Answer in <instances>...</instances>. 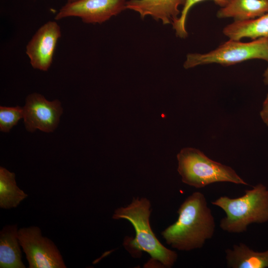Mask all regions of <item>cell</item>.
Segmentation results:
<instances>
[{
    "label": "cell",
    "instance_id": "cell-1",
    "mask_svg": "<svg viewBox=\"0 0 268 268\" xmlns=\"http://www.w3.org/2000/svg\"><path fill=\"white\" fill-rule=\"evenodd\" d=\"M176 222L161 235L168 245L179 251L202 248L214 233L215 222L204 195L195 192L180 206Z\"/></svg>",
    "mask_w": 268,
    "mask_h": 268
},
{
    "label": "cell",
    "instance_id": "cell-2",
    "mask_svg": "<svg viewBox=\"0 0 268 268\" xmlns=\"http://www.w3.org/2000/svg\"><path fill=\"white\" fill-rule=\"evenodd\" d=\"M151 212L149 200L137 197L134 198L128 205L116 209L112 218L127 219L134 228V238L131 241L126 239L125 245L131 246L136 252H146L153 260L165 267L170 268L177 260V253L165 247L155 236L150 225Z\"/></svg>",
    "mask_w": 268,
    "mask_h": 268
},
{
    "label": "cell",
    "instance_id": "cell-3",
    "mask_svg": "<svg viewBox=\"0 0 268 268\" xmlns=\"http://www.w3.org/2000/svg\"><path fill=\"white\" fill-rule=\"evenodd\" d=\"M211 203L225 212L219 226L229 233H242L251 224L268 221V189L262 184L246 190L241 197L221 196Z\"/></svg>",
    "mask_w": 268,
    "mask_h": 268
},
{
    "label": "cell",
    "instance_id": "cell-4",
    "mask_svg": "<svg viewBox=\"0 0 268 268\" xmlns=\"http://www.w3.org/2000/svg\"><path fill=\"white\" fill-rule=\"evenodd\" d=\"M177 158L182 181L190 186L200 189L218 182L248 185L232 168L211 159L199 149L183 148Z\"/></svg>",
    "mask_w": 268,
    "mask_h": 268
},
{
    "label": "cell",
    "instance_id": "cell-5",
    "mask_svg": "<svg viewBox=\"0 0 268 268\" xmlns=\"http://www.w3.org/2000/svg\"><path fill=\"white\" fill-rule=\"evenodd\" d=\"M268 61V38H261L249 42L229 39L206 53H190L183 66L188 69L210 64L229 66L248 60Z\"/></svg>",
    "mask_w": 268,
    "mask_h": 268
},
{
    "label": "cell",
    "instance_id": "cell-6",
    "mask_svg": "<svg viewBox=\"0 0 268 268\" xmlns=\"http://www.w3.org/2000/svg\"><path fill=\"white\" fill-rule=\"evenodd\" d=\"M18 239L30 268H65L55 244L42 235L40 229L31 226L18 230Z\"/></svg>",
    "mask_w": 268,
    "mask_h": 268
},
{
    "label": "cell",
    "instance_id": "cell-7",
    "mask_svg": "<svg viewBox=\"0 0 268 268\" xmlns=\"http://www.w3.org/2000/svg\"><path fill=\"white\" fill-rule=\"evenodd\" d=\"M126 0H78L67 2L55 17L56 20L77 17L88 24H102L126 9Z\"/></svg>",
    "mask_w": 268,
    "mask_h": 268
},
{
    "label": "cell",
    "instance_id": "cell-8",
    "mask_svg": "<svg viewBox=\"0 0 268 268\" xmlns=\"http://www.w3.org/2000/svg\"><path fill=\"white\" fill-rule=\"evenodd\" d=\"M63 111L59 100L49 101L40 94H29L23 107L25 128L30 132L36 129L46 133L52 132L57 127Z\"/></svg>",
    "mask_w": 268,
    "mask_h": 268
},
{
    "label": "cell",
    "instance_id": "cell-9",
    "mask_svg": "<svg viewBox=\"0 0 268 268\" xmlns=\"http://www.w3.org/2000/svg\"><path fill=\"white\" fill-rule=\"evenodd\" d=\"M61 35V27L55 21L47 22L37 30L27 44L25 51L33 68L44 71L49 69Z\"/></svg>",
    "mask_w": 268,
    "mask_h": 268
},
{
    "label": "cell",
    "instance_id": "cell-10",
    "mask_svg": "<svg viewBox=\"0 0 268 268\" xmlns=\"http://www.w3.org/2000/svg\"><path fill=\"white\" fill-rule=\"evenodd\" d=\"M185 0H129L126 9L137 12L141 18L150 16L163 24H172L180 13L179 7Z\"/></svg>",
    "mask_w": 268,
    "mask_h": 268
},
{
    "label": "cell",
    "instance_id": "cell-11",
    "mask_svg": "<svg viewBox=\"0 0 268 268\" xmlns=\"http://www.w3.org/2000/svg\"><path fill=\"white\" fill-rule=\"evenodd\" d=\"M268 13V0H229L217 11L219 18H232L234 21L252 19Z\"/></svg>",
    "mask_w": 268,
    "mask_h": 268
},
{
    "label": "cell",
    "instance_id": "cell-12",
    "mask_svg": "<svg viewBox=\"0 0 268 268\" xmlns=\"http://www.w3.org/2000/svg\"><path fill=\"white\" fill-rule=\"evenodd\" d=\"M225 252L228 268H268V250L257 252L241 242Z\"/></svg>",
    "mask_w": 268,
    "mask_h": 268
},
{
    "label": "cell",
    "instance_id": "cell-13",
    "mask_svg": "<svg viewBox=\"0 0 268 268\" xmlns=\"http://www.w3.org/2000/svg\"><path fill=\"white\" fill-rule=\"evenodd\" d=\"M16 225L4 226L0 232V268H25Z\"/></svg>",
    "mask_w": 268,
    "mask_h": 268
},
{
    "label": "cell",
    "instance_id": "cell-14",
    "mask_svg": "<svg viewBox=\"0 0 268 268\" xmlns=\"http://www.w3.org/2000/svg\"><path fill=\"white\" fill-rule=\"evenodd\" d=\"M222 32L229 39L236 40L268 38V13L252 19L234 21L225 26Z\"/></svg>",
    "mask_w": 268,
    "mask_h": 268
},
{
    "label": "cell",
    "instance_id": "cell-15",
    "mask_svg": "<svg viewBox=\"0 0 268 268\" xmlns=\"http://www.w3.org/2000/svg\"><path fill=\"white\" fill-rule=\"evenodd\" d=\"M15 174L0 167V207L9 209L16 207L28 195L17 186Z\"/></svg>",
    "mask_w": 268,
    "mask_h": 268
},
{
    "label": "cell",
    "instance_id": "cell-16",
    "mask_svg": "<svg viewBox=\"0 0 268 268\" xmlns=\"http://www.w3.org/2000/svg\"><path fill=\"white\" fill-rule=\"evenodd\" d=\"M204 0H185L180 16L175 20L172 24L177 37L182 39L186 38L188 37V33L186 29V23L188 13L194 5ZM213 0L216 4L223 7L227 4L229 0Z\"/></svg>",
    "mask_w": 268,
    "mask_h": 268
},
{
    "label": "cell",
    "instance_id": "cell-17",
    "mask_svg": "<svg viewBox=\"0 0 268 268\" xmlns=\"http://www.w3.org/2000/svg\"><path fill=\"white\" fill-rule=\"evenodd\" d=\"M23 118V107H0V130L8 132L19 120Z\"/></svg>",
    "mask_w": 268,
    "mask_h": 268
},
{
    "label": "cell",
    "instance_id": "cell-18",
    "mask_svg": "<svg viewBox=\"0 0 268 268\" xmlns=\"http://www.w3.org/2000/svg\"><path fill=\"white\" fill-rule=\"evenodd\" d=\"M260 115L264 122L268 126V94L264 101Z\"/></svg>",
    "mask_w": 268,
    "mask_h": 268
},
{
    "label": "cell",
    "instance_id": "cell-19",
    "mask_svg": "<svg viewBox=\"0 0 268 268\" xmlns=\"http://www.w3.org/2000/svg\"><path fill=\"white\" fill-rule=\"evenodd\" d=\"M264 77V82L265 85H268V67L267 69L265 70L263 74Z\"/></svg>",
    "mask_w": 268,
    "mask_h": 268
},
{
    "label": "cell",
    "instance_id": "cell-20",
    "mask_svg": "<svg viewBox=\"0 0 268 268\" xmlns=\"http://www.w3.org/2000/svg\"><path fill=\"white\" fill-rule=\"evenodd\" d=\"M78 0H67V2H72L77 1Z\"/></svg>",
    "mask_w": 268,
    "mask_h": 268
}]
</instances>
